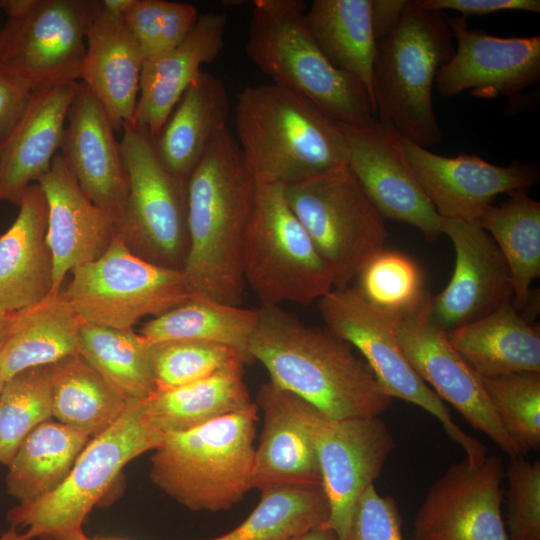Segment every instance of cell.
<instances>
[{
  "label": "cell",
  "mask_w": 540,
  "mask_h": 540,
  "mask_svg": "<svg viewBox=\"0 0 540 540\" xmlns=\"http://www.w3.org/2000/svg\"><path fill=\"white\" fill-rule=\"evenodd\" d=\"M257 310L248 350L275 385L335 420L379 416L390 406L392 398L349 343L280 306Z\"/></svg>",
  "instance_id": "1"
},
{
  "label": "cell",
  "mask_w": 540,
  "mask_h": 540,
  "mask_svg": "<svg viewBox=\"0 0 540 540\" xmlns=\"http://www.w3.org/2000/svg\"><path fill=\"white\" fill-rule=\"evenodd\" d=\"M189 248L183 268L194 295L239 306L243 253L256 179L228 129L187 178Z\"/></svg>",
  "instance_id": "2"
},
{
  "label": "cell",
  "mask_w": 540,
  "mask_h": 540,
  "mask_svg": "<svg viewBox=\"0 0 540 540\" xmlns=\"http://www.w3.org/2000/svg\"><path fill=\"white\" fill-rule=\"evenodd\" d=\"M237 142L256 181L288 185L347 165L339 123L275 83L244 88L235 106Z\"/></svg>",
  "instance_id": "3"
},
{
  "label": "cell",
  "mask_w": 540,
  "mask_h": 540,
  "mask_svg": "<svg viewBox=\"0 0 540 540\" xmlns=\"http://www.w3.org/2000/svg\"><path fill=\"white\" fill-rule=\"evenodd\" d=\"M256 403L185 431L168 433L153 450L150 479L192 511L218 512L252 488Z\"/></svg>",
  "instance_id": "4"
},
{
  "label": "cell",
  "mask_w": 540,
  "mask_h": 540,
  "mask_svg": "<svg viewBox=\"0 0 540 540\" xmlns=\"http://www.w3.org/2000/svg\"><path fill=\"white\" fill-rule=\"evenodd\" d=\"M453 39L445 12L407 0L396 29L377 43L374 114L402 138L424 148L442 139L432 90L439 69L455 52Z\"/></svg>",
  "instance_id": "5"
},
{
  "label": "cell",
  "mask_w": 540,
  "mask_h": 540,
  "mask_svg": "<svg viewBox=\"0 0 540 540\" xmlns=\"http://www.w3.org/2000/svg\"><path fill=\"white\" fill-rule=\"evenodd\" d=\"M301 0H255L246 53L273 83L297 92L339 123L375 121L369 94L335 67L314 41Z\"/></svg>",
  "instance_id": "6"
},
{
  "label": "cell",
  "mask_w": 540,
  "mask_h": 540,
  "mask_svg": "<svg viewBox=\"0 0 540 540\" xmlns=\"http://www.w3.org/2000/svg\"><path fill=\"white\" fill-rule=\"evenodd\" d=\"M162 440L163 435L147 420L141 401L129 402L111 427L90 439L56 489L12 507L7 522L32 540H85V519L107 497L122 469L155 450Z\"/></svg>",
  "instance_id": "7"
},
{
  "label": "cell",
  "mask_w": 540,
  "mask_h": 540,
  "mask_svg": "<svg viewBox=\"0 0 540 540\" xmlns=\"http://www.w3.org/2000/svg\"><path fill=\"white\" fill-rule=\"evenodd\" d=\"M243 271L245 283L264 306L308 305L334 288L330 267L290 208L280 183L256 181Z\"/></svg>",
  "instance_id": "8"
},
{
  "label": "cell",
  "mask_w": 540,
  "mask_h": 540,
  "mask_svg": "<svg viewBox=\"0 0 540 540\" xmlns=\"http://www.w3.org/2000/svg\"><path fill=\"white\" fill-rule=\"evenodd\" d=\"M122 133L128 195L116 234L141 259L183 270L189 248L187 178L164 167L147 129L133 121Z\"/></svg>",
  "instance_id": "9"
},
{
  "label": "cell",
  "mask_w": 540,
  "mask_h": 540,
  "mask_svg": "<svg viewBox=\"0 0 540 540\" xmlns=\"http://www.w3.org/2000/svg\"><path fill=\"white\" fill-rule=\"evenodd\" d=\"M286 200L330 267L334 288L349 287L385 249V219L347 165L284 185Z\"/></svg>",
  "instance_id": "10"
},
{
  "label": "cell",
  "mask_w": 540,
  "mask_h": 540,
  "mask_svg": "<svg viewBox=\"0 0 540 540\" xmlns=\"http://www.w3.org/2000/svg\"><path fill=\"white\" fill-rule=\"evenodd\" d=\"M317 302L326 328L362 354L390 398L424 409L441 423L449 439L462 447L468 460H485L486 446L453 421L445 403L406 360L396 334L398 315L370 303L356 286L333 288Z\"/></svg>",
  "instance_id": "11"
},
{
  "label": "cell",
  "mask_w": 540,
  "mask_h": 540,
  "mask_svg": "<svg viewBox=\"0 0 540 540\" xmlns=\"http://www.w3.org/2000/svg\"><path fill=\"white\" fill-rule=\"evenodd\" d=\"M60 293L81 321L133 329L146 316L157 317L194 294L182 270L149 263L133 254L116 234L97 260L74 268Z\"/></svg>",
  "instance_id": "12"
},
{
  "label": "cell",
  "mask_w": 540,
  "mask_h": 540,
  "mask_svg": "<svg viewBox=\"0 0 540 540\" xmlns=\"http://www.w3.org/2000/svg\"><path fill=\"white\" fill-rule=\"evenodd\" d=\"M291 400L316 451L329 504L325 527L345 540L359 497L380 476L395 447L393 436L380 416L335 420L292 393Z\"/></svg>",
  "instance_id": "13"
},
{
  "label": "cell",
  "mask_w": 540,
  "mask_h": 540,
  "mask_svg": "<svg viewBox=\"0 0 540 540\" xmlns=\"http://www.w3.org/2000/svg\"><path fill=\"white\" fill-rule=\"evenodd\" d=\"M90 1L37 0L0 32V66L32 92L80 79Z\"/></svg>",
  "instance_id": "14"
},
{
  "label": "cell",
  "mask_w": 540,
  "mask_h": 540,
  "mask_svg": "<svg viewBox=\"0 0 540 540\" xmlns=\"http://www.w3.org/2000/svg\"><path fill=\"white\" fill-rule=\"evenodd\" d=\"M433 296L399 316L396 334L415 373L443 401L451 404L476 430L489 437L510 457L521 455L502 427L486 394L482 378L450 344L447 332L431 317Z\"/></svg>",
  "instance_id": "15"
},
{
  "label": "cell",
  "mask_w": 540,
  "mask_h": 540,
  "mask_svg": "<svg viewBox=\"0 0 540 540\" xmlns=\"http://www.w3.org/2000/svg\"><path fill=\"white\" fill-rule=\"evenodd\" d=\"M339 126L346 144L347 166L380 215L415 227L430 242L437 240L442 235V217L408 163L402 137L376 120Z\"/></svg>",
  "instance_id": "16"
},
{
  "label": "cell",
  "mask_w": 540,
  "mask_h": 540,
  "mask_svg": "<svg viewBox=\"0 0 540 540\" xmlns=\"http://www.w3.org/2000/svg\"><path fill=\"white\" fill-rule=\"evenodd\" d=\"M504 476L496 455L452 464L418 509L412 540H510L501 513Z\"/></svg>",
  "instance_id": "17"
},
{
  "label": "cell",
  "mask_w": 540,
  "mask_h": 540,
  "mask_svg": "<svg viewBox=\"0 0 540 540\" xmlns=\"http://www.w3.org/2000/svg\"><path fill=\"white\" fill-rule=\"evenodd\" d=\"M401 143L419 184L442 218L477 222L499 194L525 192L540 178L534 163L514 160L501 166L473 154L438 155L404 138Z\"/></svg>",
  "instance_id": "18"
},
{
  "label": "cell",
  "mask_w": 540,
  "mask_h": 540,
  "mask_svg": "<svg viewBox=\"0 0 540 540\" xmlns=\"http://www.w3.org/2000/svg\"><path fill=\"white\" fill-rule=\"evenodd\" d=\"M457 45L436 75L444 97L471 90L481 98L516 97L540 79V37H497L469 29L463 16L448 17Z\"/></svg>",
  "instance_id": "19"
},
{
  "label": "cell",
  "mask_w": 540,
  "mask_h": 540,
  "mask_svg": "<svg viewBox=\"0 0 540 540\" xmlns=\"http://www.w3.org/2000/svg\"><path fill=\"white\" fill-rule=\"evenodd\" d=\"M455 266L446 288L432 298L431 317L444 331L468 325L512 302L511 274L492 237L476 222L442 218Z\"/></svg>",
  "instance_id": "20"
},
{
  "label": "cell",
  "mask_w": 540,
  "mask_h": 540,
  "mask_svg": "<svg viewBox=\"0 0 540 540\" xmlns=\"http://www.w3.org/2000/svg\"><path fill=\"white\" fill-rule=\"evenodd\" d=\"M101 103L80 82L67 113L61 156L86 196L114 222H121L128 176L120 142Z\"/></svg>",
  "instance_id": "21"
},
{
  "label": "cell",
  "mask_w": 540,
  "mask_h": 540,
  "mask_svg": "<svg viewBox=\"0 0 540 540\" xmlns=\"http://www.w3.org/2000/svg\"><path fill=\"white\" fill-rule=\"evenodd\" d=\"M36 183L47 203L46 242L53 258L52 294L57 295L68 272L108 250L116 227L81 190L61 154Z\"/></svg>",
  "instance_id": "22"
},
{
  "label": "cell",
  "mask_w": 540,
  "mask_h": 540,
  "mask_svg": "<svg viewBox=\"0 0 540 540\" xmlns=\"http://www.w3.org/2000/svg\"><path fill=\"white\" fill-rule=\"evenodd\" d=\"M85 37L80 79L120 132L134 121L143 55L124 16L107 11L101 1H90Z\"/></svg>",
  "instance_id": "23"
},
{
  "label": "cell",
  "mask_w": 540,
  "mask_h": 540,
  "mask_svg": "<svg viewBox=\"0 0 540 540\" xmlns=\"http://www.w3.org/2000/svg\"><path fill=\"white\" fill-rule=\"evenodd\" d=\"M78 85L67 82L32 93L19 120L0 143V201L18 205L27 188L49 171L61 147Z\"/></svg>",
  "instance_id": "24"
},
{
  "label": "cell",
  "mask_w": 540,
  "mask_h": 540,
  "mask_svg": "<svg viewBox=\"0 0 540 540\" xmlns=\"http://www.w3.org/2000/svg\"><path fill=\"white\" fill-rule=\"evenodd\" d=\"M227 17L209 11L199 14L186 38L175 48L144 61L134 122L155 138L186 89L202 72L201 66L220 54Z\"/></svg>",
  "instance_id": "25"
},
{
  "label": "cell",
  "mask_w": 540,
  "mask_h": 540,
  "mask_svg": "<svg viewBox=\"0 0 540 540\" xmlns=\"http://www.w3.org/2000/svg\"><path fill=\"white\" fill-rule=\"evenodd\" d=\"M18 206L14 222L0 235V305L13 313L41 303L53 289L47 203L38 183L27 188Z\"/></svg>",
  "instance_id": "26"
},
{
  "label": "cell",
  "mask_w": 540,
  "mask_h": 540,
  "mask_svg": "<svg viewBox=\"0 0 540 540\" xmlns=\"http://www.w3.org/2000/svg\"><path fill=\"white\" fill-rule=\"evenodd\" d=\"M256 405L263 412V429L255 447L252 488H322L316 451L294 411L291 393L269 380L260 386Z\"/></svg>",
  "instance_id": "27"
},
{
  "label": "cell",
  "mask_w": 540,
  "mask_h": 540,
  "mask_svg": "<svg viewBox=\"0 0 540 540\" xmlns=\"http://www.w3.org/2000/svg\"><path fill=\"white\" fill-rule=\"evenodd\" d=\"M224 83L202 71L186 89L154 138L157 155L171 173L188 178L212 142L227 129Z\"/></svg>",
  "instance_id": "28"
},
{
  "label": "cell",
  "mask_w": 540,
  "mask_h": 540,
  "mask_svg": "<svg viewBox=\"0 0 540 540\" xmlns=\"http://www.w3.org/2000/svg\"><path fill=\"white\" fill-rule=\"evenodd\" d=\"M453 348L481 378L540 372V331L506 303L468 325L447 332Z\"/></svg>",
  "instance_id": "29"
},
{
  "label": "cell",
  "mask_w": 540,
  "mask_h": 540,
  "mask_svg": "<svg viewBox=\"0 0 540 540\" xmlns=\"http://www.w3.org/2000/svg\"><path fill=\"white\" fill-rule=\"evenodd\" d=\"M80 324V318L60 292L17 312L9 334L0 346L3 380L78 354Z\"/></svg>",
  "instance_id": "30"
},
{
  "label": "cell",
  "mask_w": 540,
  "mask_h": 540,
  "mask_svg": "<svg viewBox=\"0 0 540 540\" xmlns=\"http://www.w3.org/2000/svg\"><path fill=\"white\" fill-rule=\"evenodd\" d=\"M245 363L237 362L207 378L141 400L151 426L163 436L185 431L242 410L254 402L243 379Z\"/></svg>",
  "instance_id": "31"
},
{
  "label": "cell",
  "mask_w": 540,
  "mask_h": 540,
  "mask_svg": "<svg viewBox=\"0 0 540 540\" xmlns=\"http://www.w3.org/2000/svg\"><path fill=\"white\" fill-rule=\"evenodd\" d=\"M370 5L371 0H315L306 10L305 18L326 58L363 83L373 107L372 73L377 42Z\"/></svg>",
  "instance_id": "32"
},
{
  "label": "cell",
  "mask_w": 540,
  "mask_h": 540,
  "mask_svg": "<svg viewBox=\"0 0 540 540\" xmlns=\"http://www.w3.org/2000/svg\"><path fill=\"white\" fill-rule=\"evenodd\" d=\"M90 439L59 421L41 423L22 440L7 466V493L20 503L53 491L68 476Z\"/></svg>",
  "instance_id": "33"
},
{
  "label": "cell",
  "mask_w": 540,
  "mask_h": 540,
  "mask_svg": "<svg viewBox=\"0 0 540 540\" xmlns=\"http://www.w3.org/2000/svg\"><path fill=\"white\" fill-rule=\"evenodd\" d=\"M52 416L90 438L125 412V400L79 353L49 365Z\"/></svg>",
  "instance_id": "34"
},
{
  "label": "cell",
  "mask_w": 540,
  "mask_h": 540,
  "mask_svg": "<svg viewBox=\"0 0 540 540\" xmlns=\"http://www.w3.org/2000/svg\"><path fill=\"white\" fill-rule=\"evenodd\" d=\"M258 320L257 309L220 303L193 295L184 303L152 318L139 334L151 345L171 340H197L229 346L252 362L249 341Z\"/></svg>",
  "instance_id": "35"
},
{
  "label": "cell",
  "mask_w": 540,
  "mask_h": 540,
  "mask_svg": "<svg viewBox=\"0 0 540 540\" xmlns=\"http://www.w3.org/2000/svg\"><path fill=\"white\" fill-rule=\"evenodd\" d=\"M476 223L492 237L506 260L512 304L520 312L531 297L532 281L540 276V203L526 192H513L500 205L488 206Z\"/></svg>",
  "instance_id": "36"
},
{
  "label": "cell",
  "mask_w": 540,
  "mask_h": 540,
  "mask_svg": "<svg viewBox=\"0 0 540 540\" xmlns=\"http://www.w3.org/2000/svg\"><path fill=\"white\" fill-rule=\"evenodd\" d=\"M79 354L128 402L156 391L151 345L133 329L81 321Z\"/></svg>",
  "instance_id": "37"
},
{
  "label": "cell",
  "mask_w": 540,
  "mask_h": 540,
  "mask_svg": "<svg viewBox=\"0 0 540 540\" xmlns=\"http://www.w3.org/2000/svg\"><path fill=\"white\" fill-rule=\"evenodd\" d=\"M329 504L322 488L276 486L260 491L250 515L231 531L197 540H289L325 526Z\"/></svg>",
  "instance_id": "38"
},
{
  "label": "cell",
  "mask_w": 540,
  "mask_h": 540,
  "mask_svg": "<svg viewBox=\"0 0 540 540\" xmlns=\"http://www.w3.org/2000/svg\"><path fill=\"white\" fill-rule=\"evenodd\" d=\"M49 365L4 381L0 390V463L8 466L22 440L52 418Z\"/></svg>",
  "instance_id": "39"
},
{
  "label": "cell",
  "mask_w": 540,
  "mask_h": 540,
  "mask_svg": "<svg viewBox=\"0 0 540 540\" xmlns=\"http://www.w3.org/2000/svg\"><path fill=\"white\" fill-rule=\"evenodd\" d=\"M488 399L521 455L540 448V372L482 378Z\"/></svg>",
  "instance_id": "40"
},
{
  "label": "cell",
  "mask_w": 540,
  "mask_h": 540,
  "mask_svg": "<svg viewBox=\"0 0 540 540\" xmlns=\"http://www.w3.org/2000/svg\"><path fill=\"white\" fill-rule=\"evenodd\" d=\"M357 278L356 287L370 303L398 316L417 308L429 295L421 268L398 251L382 250Z\"/></svg>",
  "instance_id": "41"
},
{
  "label": "cell",
  "mask_w": 540,
  "mask_h": 540,
  "mask_svg": "<svg viewBox=\"0 0 540 540\" xmlns=\"http://www.w3.org/2000/svg\"><path fill=\"white\" fill-rule=\"evenodd\" d=\"M156 391L177 388L246 361L235 349L214 342L171 340L151 344Z\"/></svg>",
  "instance_id": "42"
},
{
  "label": "cell",
  "mask_w": 540,
  "mask_h": 540,
  "mask_svg": "<svg viewBox=\"0 0 540 540\" xmlns=\"http://www.w3.org/2000/svg\"><path fill=\"white\" fill-rule=\"evenodd\" d=\"M198 17L194 5L166 0H134L124 15L144 61L163 55L179 45Z\"/></svg>",
  "instance_id": "43"
},
{
  "label": "cell",
  "mask_w": 540,
  "mask_h": 540,
  "mask_svg": "<svg viewBox=\"0 0 540 540\" xmlns=\"http://www.w3.org/2000/svg\"><path fill=\"white\" fill-rule=\"evenodd\" d=\"M505 476L510 540H540V462L510 457Z\"/></svg>",
  "instance_id": "44"
},
{
  "label": "cell",
  "mask_w": 540,
  "mask_h": 540,
  "mask_svg": "<svg viewBox=\"0 0 540 540\" xmlns=\"http://www.w3.org/2000/svg\"><path fill=\"white\" fill-rule=\"evenodd\" d=\"M345 540H404L395 499L381 496L374 484L359 497Z\"/></svg>",
  "instance_id": "45"
},
{
  "label": "cell",
  "mask_w": 540,
  "mask_h": 540,
  "mask_svg": "<svg viewBox=\"0 0 540 540\" xmlns=\"http://www.w3.org/2000/svg\"><path fill=\"white\" fill-rule=\"evenodd\" d=\"M418 6L428 10L445 12L452 10L463 17L487 15L501 11H524L540 13L539 0H415Z\"/></svg>",
  "instance_id": "46"
},
{
  "label": "cell",
  "mask_w": 540,
  "mask_h": 540,
  "mask_svg": "<svg viewBox=\"0 0 540 540\" xmlns=\"http://www.w3.org/2000/svg\"><path fill=\"white\" fill-rule=\"evenodd\" d=\"M32 91L0 66V143L24 112Z\"/></svg>",
  "instance_id": "47"
},
{
  "label": "cell",
  "mask_w": 540,
  "mask_h": 540,
  "mask_svg": "<svg viewBox=\"0 0 540 540\" xmlns=\"http://www.w3.org/2000/svg\"><path fill=\"white\" fill-rule=\"evenodd\" d=\"M406 3L407 0H371V24L377 43L396 29Z\"/></svg>",
  "instance_id": "48"
},
{
  "label": "cell",
  "mask_w": 540,
  "mask_h": 540,
  "mask_svg": "<svg viewBox=\"0 0 540 540\" xmlns=\"http://www.w3.org/2000/svg\"><path fill=\"white\" fill-rule=\"evenodd\" d=\"M37 0H0V7L8 18H16L27 13Z\"/></svg>",
  "instance_id": "49"
},
{
  "label": "cell",
  "mask_w": 540,
  "mask_h": 540,
  "mask_svg": "<svg viewBox=\"0 0 540 540\" xmlns=\"http://www.w3.org/2000/svg\"><path fill=\"white\" fill-rule=\"evenodd\" d=\"M289 540H340L336 533L325 526L317 527Z\"/></svg>",
  "instance_id": "50"
},
{
  "label": "cell",
  "mask_w": 540,
  "mask_h": 540,
  "mask_svg": "<svg viewBox=\"0 0 540 540\" xmlns=\"http://www.w3.org/2000/svg\"><path fill=\"white\" fill-rule=\"evenodd\" d=\"M134 0H103L102 6L109 12L124 16Z\"/></svg>",
  "instance_id": "51"
},
{
  "label": "cell",
  "mask_w": 540,
  "mask_h": 540,
  "mask_svg": "<svg viewBox=\"0 0 540 540\" xmlns=\"http://www.w3.org/2000/svg\"><path fill=\"white\" fill-rule=\"evenodd\" d=\"M16 313L9 314L7 316L0 317V346L9 334V331L13 325L16 317Z\"/></svg>",
  "instance_id": "52"
},
{
  "label": "cell",
  "mask_w": 540,
  "mask_h": 540,
  "mask_svg": "<svg viewBox=\"0 0 540 540\" xmlns=\"http://www.w3.org/2000/svg\"><path fill=\"white\" fill-rule=\"evenodd\" d=\"M0 540H32L24 532L10 526L5 532L0 535Z\"/></svg>",
  "instance_id": "53"
},
{
  "label": "cell",
  "mask_w": 540,
  "mask_h": 540,
  "mask_svg": "<svg viewBox=\"0 0 540 540\" xmlns=\"http://www.w3.org/2000/svg\"><path fill=\"white\" fill-rule=\"evenodd\" d=\"M13 312H8L0 305V317L7 316L9 314H12ZM16 313V312H15Z\"/></svg>",
  "instance_id": "54"
},
{
  "label": "cell",
  "mask_w": 540,
  "mask_h": 540,
  "mask_svg": "<svg viewBox=\"0 0 540 540\" xmlns=\"http://www.w3.org/2000/svg\"><path fill=\"white\" fill-rule=\"evenodd\" d=\"M85 540H124V539H114V538H88L86 537Z\"/></svg>",
  "instance_id": "55"
},
{
  "label": "cell",
  "mask_w": 540,
  "mask_h": 540,
  "mask_svg": "<svg viewBox=\"0 0 540 540\" xmlns=\"http://www.w3.org/2000/svg\"><path fill=\"white\" fill-rule=\"evenodd\" d=\"M3 384H4V380H3V378H2L1 375H0V390H1L2 386H3Z\"/></svg>",
  "instance_id": "56"
},
{
  "label": "cell",
  "mask_w": 540,
  "mask_h": 540,
  "mask_svg": "<svg viewBox=\"0 0 540 540\" xmlns=\"http://www.w3.org/2000/svg\"><path fill=\"white\" fill-rule=\"evenodd\" d=\"M0 12H1V7H0Z\"/></svg>",
  "instance_id": "57"
}]
</instances>
